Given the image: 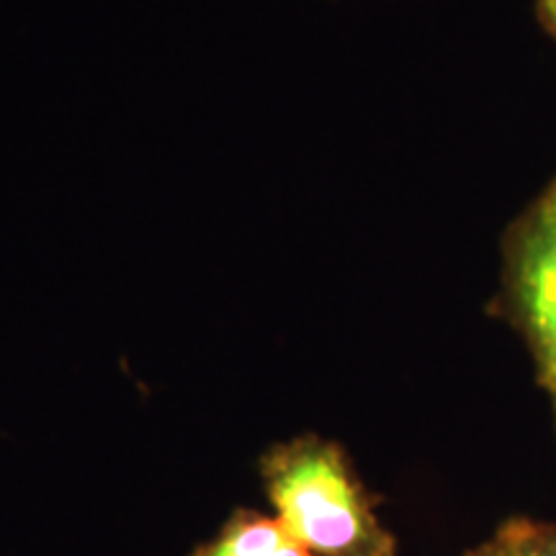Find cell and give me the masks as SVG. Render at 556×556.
Instances as JSON below:
<instances>
[{
	"instance_id": "1",
	"label": "cell",
	"mask_w": 556,
	"mask_h": 556,
	"mask_svg": "<svg viewBox=\"0 0 556 556\" xmlns=\"http://www.w3.org/2000/svg\"><path fill=\"white\" fill-rule=\"evenodd\" d=\"M261 477L276 518L315 556H397L377 500L336 441L307 433L278 443Z\"/></svg>"
},
{
	"instance_id": "2",
	"label": "cell",
	"mask_w": 556,
	"mask_h": 556,
	"mask_svg": "<svg viewBox=\"0 0 556 556\" xmlns=\"http://www.w3.org/2000/svg\"><path fill=\"white\" fill-rule=\"evenodd\" d=\"M500 291L486 304L526 340L556 428V176L503 235Z\"/></svg>"
},
{
	"instance_id": "3",
	"label": "cell",
	"mask_w": 556,
	"mask_h": 556,
	"mask_svg": "<svg viewBox=\"0 0 556 556\" xmlns=\"http://www.w3.org/2000/svg\"><path fill=\"white\" fill-rule=\"evenodd\" d=\"M193 556H315L276 516L240 510Z\"/></svg>"
},
{
	"instance_id": "4",
	"label": "cell",
	"mask_w": 556,
	"mask_h": 556,
	"mask_svg": "<svg viewBox=\"0 0 556 556\" xmlns=\"http://www.w3.org/2000/svg\"><path fill=\"white\" fill-rule=\"evenodd\" d=\"M464 556H556V523L507 518L490 539Z\"/></svg>"
},
{
	"instance_id": "5",
	"label": "cell",
	"mask_w": 556,
	"mask_h": 556,
	"mask_svg": "<svg viewBox=\"0 0 556 556\" xmlns=\"http://www.w3.org/2000/svg\"><path fill=\"white\" fill-rule=\"evenodd\" d=\"M533 5H536L539 24L556 41V0H533Z\"/></svg>"
}]
</instances>
